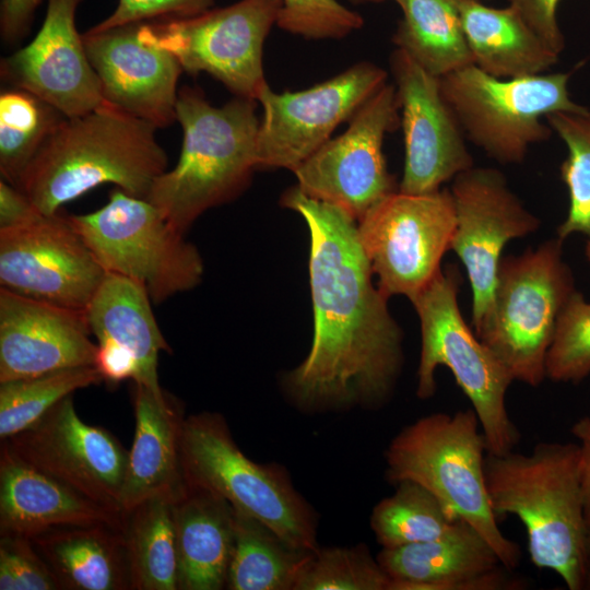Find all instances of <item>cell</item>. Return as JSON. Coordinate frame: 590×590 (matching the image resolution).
<instances>
[{
	"instance_id": "cell-1",
	"label": "cell",
	"mask_w": 590,
	"mask_h": 590,
	"mask_svg": "<svg viewBox=\"0 0 590 590\" xmlns=\"http://www.w3.org/2000/svg\"><path fill=\"white\" fill-rule=\"evenodd\" d=\"M281 203L297 212L309 231L314 308L312 344L285 376L286 392L308 412L380 409L403 367V333L388 297L373 284L356 220L297 186L284 192Z\"/></svg>"
},
{
	"instance_id": "cell-2",
	"label": "cell",
	"mask_w": 590,
	"mask_h": 590,
	"mask_svg": "<svg viewBox=\"0 0 590 590\" xmlns=\"http://www.w3.org/2000/svg\"><path fill=\"white\" fill-rule=\"evenodd\" d=\"M157 128L104 103L48 135L15 187L45 215L103 184L146 199L167 168Z\"/></svg>"
},
{
	"instance_id": "cell-3",
	"label": "cell",
	"mask_w": 590,
	"mask_h": 590,
	"mask_svg": "<svg viewBox=\"0 0 590 590\" xmlns=\"http://www.w3.org/2000/svg\"><path fill=\"white\" fill-rule=\"evenodd\" d=\"M485 479L497 518L517 517L531 563L554 571L569 590L587 586L588 530L579 445L539 442L530 453H486Z\"/></svg>"
},
{
	"instance_id": "cell-4",
	"label": "cell",
	"mask_w": 590,
	"mask_h": 590,
	"mask_svg": "<svg viewBox=\"0 0 590 590\" xmlns=\"http://www.w3.org/2000/svg\"><path fill=\"white\" fill-rule=\"evenodd\" d=\"M257 103L235 96L216 107L199 87L185 85L178 91L180 155L174 168L154 180L146 199L180 233L249 186L257 169Z\"/></svg>"
},
{
	"instance_id": "cell-5",
	"label": "cell",
	"mask_w": 590,
	"mask_h": 590,
	"mask_svg": "<svg viewBox=\"0 0 590 590\" xmlns=\"http://www.w3.org/2000/svg\"><path fill=\"white\" fill-rule=\"evenodd\" d=\"M486 441L473 411L426 415L402 428L386 452V477L411 481L429 491L459 519L474 528L502 564L514 570L519 545L499 529L485 479Z\"/></svg>"
},
{
	"instance_id": "cell-6",
	"label": "cell",
	"mask_w": 590,
	"mask_h": 590,
	"mask_svg": "<svg viewBox=\"0 0 590 590\" xmlns=\"http://www.w3.org/2000/svg\"><path fill=\"white\" fill-rule=\"evenodd\" d=\"M459 286L458 268L448 264L410 299L422 337L416 396L423 400L432 398L437 388L436 370L447 367L472 404L487 452L506 453L520 440L506 405L514 378L463 319L458 304Z\"/></svg>"
},
{
	"instance_id": "cell-7",
	"label": "cell",
	"mask_w": 590,
	"mask_h": 590,
	"mask_svg": "<svg viewBox=\"0 0 590 590\" xmlns=\"http://www.w3.org/2000/svg\"><path fill=\"white\" fill-rule=\"evenodd\" d=\"M179 451L188 485L219 495L294 548L315 552L319 547L316 516L285 469L246 457L221 414L185 417Z\"/></svg>"
},
{
	"instance_id": "cell-8",
	"label": "cell",
	"mask_w": 590,
	"mask_h": 590,
	"mask_svg": "<svg viewBox=\"0 0 590 590\" xmlns=\"http://www.w3.org/2000/svg\"><path fill=\"white\" fill-rule=\"evenodd\" d=\"M563 241L552 238L518 256H503L491 309L475 334L514 380L539 387L559 315L576 291Z\"/></svg>"
},
{
	"instance_id": "cell-9",
	"label": "cell",
	"mask_w": 590,
	"mask_h": 590,
	"mask_svg": "<svg viewBox=\"0 0 590 590\" xmlns=\"http://www.w3.org/2000/svg\"><path fill=\"white\" fill-rule=\"evenodd\" d=\"M568 81L564 72L503 79L470 64L440 78V87L465 139L500 164H519L553 133L542 118L588 109L570 98Z\"/></svg>"
},
{
	"instance_id": "cell-10",
	"label": "cell",
	"mask_w": 590,
	"mask_h": 590,
	"mask_svg": "<svg viewBox=\"0 0 590 590\" xmlns=\"http://www.w3.org/2000/svg\"><path fill=\"white\" fill-rule=\"evenodd\" d=\"M69 219L104 270L141 284L154 304L196 287L202 279L196 246L148 199L116 187L104 206Z\"/></svg>"
},
{
	"instance_id": "cell-11",
	"label": "cell",
	"mask_w": 590,
	"mask_h": 590,
	"mask_svg": "<svg viewBox=\"0 0 590 590\" xmlns=\"http://www.w3.org/2000/svg\"><path fill=\"white\" fill-rule=\"evenodd\" d=\"M281 0H239L186 19L141 23L139 37L170 52L190 75L205 72L234 96L257 97L268 84L263 45Z\"/></svg>"
},
{
	"instance_id": "cell-12",
	"label": "cell",
	"mask_w": 590,
	"mask_h": 590,
	"mask_svg": "<svg viewBox=\"0 0 590 590\" xmlns=\"http://www.w3.org/2000/svg\"><path fill=\"white\" fill-rule=\"evenodd\" d=\"M358 235L378 287L389 298L411 299L441 269L456 227L450 189L430 193L399 190L358 221Z\"/></svg>"
},
{
	"instance_id": "cell-13",
	"label": "cell",
	"mask_w": 590,
	"mask_h": 590,
	"mask_svg": "<svg viewBox=\"0 0 590 590\" xmlns=\"http://www.w3.org/2000/svg\"><path fill=\"white\" fill-rule=\"evenodd\" d=\"M399 113L396 86L386 83L356 110L343 133L293 170L298 189L359 221L399 189L382 150L386 134L401 122Z\"/></svg>"
},
{
	"instance_id": "cell-14",
	"label": "cell",
	"mask_w": 590,
	"mask_h": 590,
	"mask_svg": "<svg viewBox=\"0 0 590 590\" xmlns=\"http://www.w3.org/2000/svg\"><path fill=\"white\" fill-rule=\"evenodd\" d=\"M387 76L379 66L361 61L302 91L276 93L267 84L257 97L262 107L257 169H296L387 83Z\"/></svg>"
},
{
	"instance_id": "cell-15",
	"label": "cell",
	"mask_w": 590,
	"mask_h": 590,
	"mask_svg": "<svg viewBox=\"0 0 590 590\" xmlns=\"http://www.w3.org/2000/svg\"><path fill=\"white\" fill-rule=\"evenodd\" d=\"M450 192L456 212L450 250L462 262L470 281L475 332L491 309L505 246L536 232L541 222L496 168L472 166L452 179Z\"/></svg>"
},
{
	"instance_id": "cell-16",
	"label": "cell",
	"mask_w": 590,
	"mask_h": 590,
	"mask_svg": "<svg viewBox=\"0 0 590 590\" xmlns=\"http://www.w3.org/2000/svg\"><path fill=\"white\" fill-rule=\"evenodd\" d=\"M106 273L69 215L0 231V287L10 292L85 311Z\"/></svg>"
},
{
	"instance_id": "cell-17",
	"label": "cell",
	"mask_w": 590,
	"mask_h": 590,
	"mask_svg": "<svg viewBox=\"0 0 590 590\" xmlns=\"http://www.w3.org/2000/svg\"><path fill=\"white\" fill-rule=\"evenodd\" d=\"M3 441L25 462L91 500L121 512L129 451L109 430L84 423L75 411L72 394L28 428Z\"/></svg>"
},
{
	"instance_id": "cell-18",
	"label": "cell",
	"mask_w": 590,
	"mask_h": 590,
	"mask_svg": "<svg viewBox=\"0 0 590 590\" xmlns=\"http://www.w3.org/2000/svg\"><path fill=\"white\" fill-rule=\"evenodd\" d=\"M390 70L401 113L404 168L399 191L430 193L473 166L465 137L442 96L440 78L396 48Z\"/></svg>"
},
{
	"instance_id": "cell-19",
	"label": "cell",
	"mask_w": 590,
	"mask_h": 590,
	"mask_svg": "<svg viewBox=\"0 0 590 590\" xmlns=\"http://www.w3.org/2000/svg\"><path fill=\"white\" fill-rule=\"evenodd\" d=\"M82 0H47L43 24L26 46L2 58L1 79L28 91L67 118L85 115L105 103L99 80L75 25Z\"/></svg>"
},
{
	"instance_id": "cell-20",
	"label": "cell",
	"mask_w": 590,
	"mask_h": 590,
	"mask_svg": "<svg viewBox=\"0 0 590 590\" xmlns=\"http://www.w3.org/2000/svg\"><path fill=\"white\" fill-rule=\"evenodd\" d=\"M140 24L88 30L83 42L105 103L165 128L176 120L177 85L184 70L170 52L139 37Z\"/></svg>"
},
{
	"instance_id": "cell-21",
	"label": "cell",
	"mask_w": 590,
	"mask_h": 590,
	"mask_svg": "<svg viewBox=\"0 0 590 590\" xmlns=\"http://www.w3.org/2000/svg\"><path fill=\"white\" fill-rule=\"evenodd\" d=\"M85 311L0 287V382L95 366Z\"/></svg>"
},
{
	"instance_id": "cell-22",
	"label": "cell",
	"mask_w": 590,
	"mask_h": 590,
	"mask_svg": "<svg viewBox=\"0 0 590 590\" xmlns=\"http://www.w3.org/2000/svg\"><path fill=\"white\" fill-rule=\"evenodd\" d=\"M376 558L391 579L390 590H517L526 585L464 521L437 540L382 547Z\"/></svg>"
},
{
	"instance_id": "cell-23",
	"label": "cell",
	"mask_w": 590,
	"mask_h": 590,
	"mask_svg": "<svg viewBox=\"0 0 590 590\" xmlns=\"http://www.w3.org/2000/svg\"><path fill=\"white\" fill-rule=\"evenodd\" d=\"M109 523L123 514L108 509L15 456L0 451V535L32 539L55 528Z\"/></svg>"
},
{
	"instance_id": "cell-24",
	"label": "cell",
	"mask_w": 590,
	"mask_h": 590,
	"mask_svg": "<svg viewBox=\"0 0 590 590\" xmlns=\"http://www.w3.org/2000/svg\"><path fill=\"white\" fill-rule=\"evenodd\" d=\"M133 405L135 432L120 496L121 512L156 495H178L187 487L179 451L185 420L179 401L168 393L160 398L134 382Z\"/></svg>"
},
{
	"instance_id": "cell-25",
	"label": "cell",
	"mask_w": 590,
	"mask_h": 590,
	"mask_svg": "<svg viewBox=\"0 0 590 590\" xmlns=\"http://www.w3.org/2000/svg\"><path fill=\"white\" fill-rule=\"evenodd\" d=\"M178 590L226 588L234 547V509L206 489L187 484L173 506Z\"/></svg>"
},
{
	"instance_id": "cell-26",
	"label": "cell",
	"mask_w": 590,
	"mask_h": 590,
	"mask_svg": "<svg viewBox=\"0 0 590 590\" xmlns=\"http://www.w3.org/2000/svg\"><path fill=\"white\" fill-rule=\"evenodd\" d=\"M146 290L128 278L106 273L85 316L91 333L98 342H108L130 353L138 363L134 381L157 397L166 396L158 382L160 352H172L152 310Z\"/></svg>"
},
{
	"instance_id": "cell-27",
	"label": "cell",
	"mask_w": 590,
	"mask_h": 590,
	"mask_svg": "<svg viewBox=\"0 0 590 590\" xmlns=\"http://www.w3.org/2000/svg\"><path fill=\"white\" fill-rule=\"evenodd\" d=\"M122 529L109 523L68 526L30 540L60 589L131 590Z\"/></svg>"
},
{
	"instance_id": "cell-28",
	"label": "cell",
	"mask_w": 590,
	"mask_h": 590,
	"mask_svg": "<svg viewBox=\"0 0 590 590\" xmlns=\"http://www.w3.org/2000/svg\"><path fill=\"white\" fill-rule=\"evenodd\" d=\"M464 35L474 64L496 78L544 73L558 56L509 5L492 8L479 0H460Z\"/></svg>"
},
{
	"instance_id": "cell-29",
	"label": "cell",
	"mask_w": 590,
	"mask_h": 590,
	"mask_svg": "<svg viewBox=\"0 0 590 590\" xmlns=\"http://www.w3.org/2000/svg\"><path fill=\"white\" fill-rule=\"evenodd\" d=\"M394 1L402 11L392 36L397 48L437 78L474 64L463 31L460 0Z\"/></svg>"
},
{
	"instance_id": "cell-30",
	"label": "cell",
	"mask_w": 590,
	"mask_h": 590,
	"mask_svg": "<svg viewBox=\"0 0 590 590\" xmlns=\"http://www.w3.org/2000/svg\"><path fill=\"white\" fill-rule=\"evenodd\" d=\"M178 495H156L122 512L132 590H178L173 516Z\"/></svg>"
},
{
	"instance_id": "cell-31",
	"label": "cell",
	"mask_w": 590,
	"mask_h": 590,
	"mask_svg": "<svg viewBox=\"0 0 590 590\" xmlns=\"http://www.w3.org/2000/svg\"><path fill=\"white\" fill-rule=\"evenodd\" d=\"M310 553L292 547L260 521L234 509L226 589L294 590Z\"/></svg>"
},
{
	"instance_id": "cell-32",
	"label": "cell",
	"mask_w": 590,
	"mask_h": 590,
	"mask_svg": "<svg viewBox=\"0 0 590 590\" xmlns=\"http://www.w3.org/2000/svg\"><path fill=\"white\" fill-rule=\"evenodd\" d=\"M373 509L370 528L384 548L428 542L450 533L459 519L429 491L403 481Z\"/></svg>"
},
{
	"instance_id": "cell-33",
	"label": "cell",
	"mask_w": 590,
	"mask_h": 590,
	"mask_svg": "<svg viewBox=\"0 0 590 590\" xmlns=\"http://www.w3.org/2000/svg\"><path fill=\"white\" fill-rule=\"evenodd\" d=\"M67 118L56 107L19 87L0 94V174L16 186L48 135Z\"/></svg>"
},
{
	"instance_id": "cell-34",
	"label": "cell",
	"mask_w": 590,
	"mask_h": 590,
	"mask_svg": "<svg viewBox=\"0 0 590 590\" xmlns=\"http://www.w3.org/2000/svg\"><path fill=\"white\" fill-rule=\"evenodd\" d=\"M104 381L95 366L0 382V438L28 428L74 391Z\"/></svg>"
},
{
	"instance_id": "cell-35",
	"label": "cell",
	"mask_w": 590,
	"mask_h": 590,
	"mask_svg": "<svg viewBox=\"0 0 590 590\" xmlns=\"http://www.w3.org/2000/svg\"><path fill=\"white\" fill-rule=\"evenodd\" d=\"M546 123L563 140L567 156L560 165V178L567 187L569 208L557 227L565 240L574 234L590 235V110L556 111L545 116Z\"/></svg>"
},
{
	"instance_id": "cell-36",
	"label": "cell",
	"mask_w": 590,
	"mask_h": 590,
	"mask_svg": "<svg viewBox=\"0 0 590 590\" xmlns=\"http://www.w3.org/2000/svg\"><path fill=\"white\" fill-rule=\"evenodd\" d=\"M390 585L365 545L319 546L303 565L294 590H390Z\"/></svg>"
},
{
	"instance_id": "cell-37",
	"label": "cell",
	"mask_w": 590,
	"mask_h": 590,
	"mask_svg": "<svg viewBox=\"0 0 590 590\" xmlns=\"http://www.w3.org/2000/svg\"><path fill=\"white\" fill-rule=\"evenodd\" d=\"M590 375V302L575 291L564 306L546 357V378L578 384Z\"/></svg>"
},
{
	"instance_id": "cell-38",
	"label": "cell",
	"mask_w": 590,
	"mask_h": 590,
	"mask_svg": "<svg viewBox=\"0 0 590 590\" xmlns=\"http://www.w3.org/2000/svg\"><path fill=\"white\" fill-rule=\"evenodd\" d=\"M276 26L305 39H341L359 30L363 17L337 0H281Z\"/></svg>"
},
{
	"instance_id": "cell-39",
	"label": "cell",
	"mask_w": 590,
	"mask_h": 590,
	"mask_svg": "<svg viewBox=\"0 0 590 590\" xmlns=\"http://www.w3.org/2000/svg\"><path fill=\"white\" fill-rule=\"evenodd\" d=\"M60 586L27 538L2 534L0 590H59Z\"/></svg>"
},
{
	"instance_id": "cell-40",
	"label": "cell",
	"mask_w": 590,
	"mask_h": 590,
	"mask_svg": "<svg viewBox=\"0 0 590 590\" xmlns=\"http://www.w3.org/2000/svg\"><path fill=\"white\" fill-rule=\"evenodd\" d=\"M213 4L214 0H119L116 10L90 30L101 32L128 24L191 17Z\"/></svg>"
},
{
	"instance_id": "cell-41",
	"label": "cell",
	"mask_w": 590,
	"mask_h": 590,
	"mask_svg": "<svg viewBox=\"0 0 590 590\" xmlns=\"http://www.w3.org/2000/svg\"><path fill=\"white\" fill-rule=\"evenodd\" d=\"M509 5L557 55L565 47L556 12L560 0H508Z\"/></svg>"
},
{
	"instance_id": "cell-42",
	"label": "cell",
	"mask_w": 590,
	"mask_h": 590,
	"mask_svg": "<svg viewBox=\"0 0 590 590\" xmlns=\"http://www.w3.org/2000/svg\"><path fill=\"white\" fill-rule=\"evenodd\" d=\"M43 214L30 198L14 185L0 181V231L26 226Z\"/></svg>"
},
{
	"instance_id": "cell-43",
	"label": "cell",
	"mask_w": 590,
	"mask_h": 590,
	"mask_svg": "<svg viewBox=\"0 0 590 590\" xmlns=\"http://www.w3.org/2000/svg\"><path fill=\"white\" fill-rule=\"evenodd\" d=\"M43 0H1L0 33L5 44L13 45L26 36Z\"/></svg>"
},
{
	"instance_id": "cell-44",
	"label": "cell",
	"mask_w": 590,
	"mask_h": 590,
	"mask_svg": "<svg viewBox=\"0 0 590 590\" xmlns=\"http://www.w3.org/2000/svg\"><path fill=\"white\" fill-rule=\"evenodd\" d=\"M95 367L102 375L104 381L111 384L126 379H138L139 367L134 357L108 342H98L95 357Z\"/></svg>"
},
{
	"instance_id": "cell-45",
	"label": "cell",
	"mask_w": 590,
	"mask_h": 590,
	"mask_svg": "<svg viewBox=\"0 0 590 590\" xmlns=\"http://www.w3.org/2000/svg\"><path fill=\"white\" fill-rule=\"evenodd\" d=\"M571 433L579 441V470L583 502V516L590 535V417L575 422Z\"/></svg>"
},
{
	"instance_id": "cell-46",
	"label": "cell",
	"mask_w": 590,
	"mask_h": 590,
	"mask_svg": "<svg viewBox=\"0 0 590 590\" xmlns=\"http://www.w3.org/2000/svg\"><path fill=\"white\" fill-rule=\"evenodd\" d=\"M587 586L586 588L590 589V535L588 536V543H587Z\"/></svg>"
},
{
	"instance_id": "cell-47",
	"label": "cell",
	"mask_w": 590,
	"mask_h": 590,
	"mask_svg": "<svg viewBox=\"0 0 590 590\" xmlns=\"http://www.w3.org/2000/svg\"><path fill=\"white\" fill-rule=\"evenodd\" d=\"M353 4H369V3H380L386 0H347Z\"/></svg>"
},
{
	"instance_id": "cell-48",
	"label": "cell",
	"mask_w": 590,
	"mask_h": 590,
	"mask_svg": "<svg viewBox=\"0 0 590 590\" xmlns=\"http://www.w3.org/2000/svg\"><path fill=\"white\" fill-rule=\"evenodd\" d=\"M585 255L588 259V262L590 263V235H588V241L586 244Z\"/></svg>"
}]
</instances>
